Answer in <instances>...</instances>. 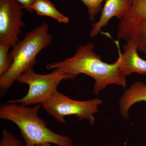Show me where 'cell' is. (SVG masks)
<instances>
[{"label": "cell", "mask_w": 146, "mask_h": 146, "mask_svg": "<svg viewBox=\"0 0 146 146\" xmlns=\"http://www.w3.org/2000/svg\"><path fill=\"white\" fill-rule=\"evenodd\" d=\"M94 48L95 46L91 42L81 45L72 57L48 64L46 69L60 70L68 74L70 79H74L81 74L91 77L95 80L94 93L96 95L110 84L125 88L126 77L120 70L117 59L112 64L105 63L94 52Z\"/></svg>", "instance_id": "obj_1"}, {"label": "cell", "mask_w": 146, "mask_h": 146, "mask_svg": "<svg viewBox=\"0 0 146 146\" xmlns=\"http://www.w3.org/2000/svg\"><path fill=\"white\" fill-rule=\"evenodd\" d=\"M41 104L29 107L19 104L7 102L0 106V118L10 121L18 126L26 146L49 143L59 146H73L70 137L58 134L48 127L39 117Z\"/></svg>", "instance_id": "obj_2"}, {"label": "cell", "mask_w": 146, "mask_h": 146, "mask_svg": "<svg viewBox=\"0 0 146 146\" xmlns=\"http://www.w3.org/2000/svg\"><path fill=\"white\" fill-rule=\"evenodd\" d=\"M52 40L48 25L44 22L27 33L23 39L13 47L8 55L12 65L7 72L0 76L1 97L5 95L21 74L36 64L37 55Z\"/></svg>", "instance_id": "obj_3"}, {"label": "cell", "mask_w": 146, "mask_h": 146, "mask_svg": "<svg viewBox=\"0 0 146 146\" xmlns=\"http://www.w3.org/2000/svg\"><path fill=\"white\" fill-rule=\"evenodd\" d=\"M33 67L29 68L16 79L20 83L29 85L26 96L19 99L10 100L7 102L26 106L41 105L57 91L58 86L62 80L70 79L68 74L58 69H55L50 74H40L34 72Z\"/></svg>", "instance_id": "obj_4"}, {"label": "cell", "mask_w": 146, "mask_h": 146, "mask_svg": "<svg viewBox=\"0 0 146 146\" xmlns=\"http://www.w3.org/2000/svg\"><path fill=\"white\" fill-rule=\"evenodd\" d=\"M102 102L99 98L83 101L74 100L57 91L41 105L59 123H65V116L73 115L79 120H88L93 125L95 121L94 115L98 112L99 105Z\"/></svg>", "instance_id": "obj_5"}, {"label": "cell", "mask_w": 146, "mask_h": 146, "mask_svg": "<svg viewBox=\"0 0 146 146\" xmlns=\"http://www.w3.org/2000/svg\"><path fill=\"white\" fill-rule=\"evenodd\" d=\"M131 1L130 10L119 20L117 36L126 42H135L138 50L146 54V0Z\"/></svg>", "instance_id": "obj_6"}, {"label": "cell", "mask_w": 146, "mask_h": 146, "mask_svg": "<svg viewBox=\"0 0 146 146\" xmlns=\"http://www.w3.org/2000/svg\"><path fill=\"white\" fill-rule=\"evenodd\" d=\"M23 9L16 0H0V44H9L13 48L20 41L21 29L25 26L22 20Z\"/></svg>", "instance_id": "obj_7"}, {"label": "cell", "mask_w": 146, "mask_h": 146, "mask_svg": "<svg viewBox=\"0 0 146 146\" xmlns=\"http://www.w3.org/2000/svg\"><path fill=\"white\" fill-rule=\"evenodd\" d=\"M138 50L135 42L129 41L123 46V52L117 58L120 70L125 77L133 73L146 75V60L139 56Z\"/></svg>", "instance_id": "obj_8"}, {"label": "cell", "mask_w": 146, "mask_h": 146, "mask_svg": "<svg viewBox=\"0 0 146 146\" xmlns=\"http://www.w3.org/2000/svg\"><path fill=\"white\" fill-rule=\"evenodd\" d=\"M131 5V0H106L99 20L92 25L90 36L94 37L98 35L101 29L106 26L113 17L119 20L122 18L130 10Z\"/></svg>", "instance_id": "obj_9"}, {"label": "cell", "mask_w": 146, "mask_h": 146, "mask_svg": "<svg viewBox=\"0 0 146 146\" xmlns=\"http://www.w3.org/2000/svg\"><path fill=\"white\" fill-rule=\"evenodd\" d=\"M140 102H146V84L136 81L127 89L119 102L120 114L123 117L129 119L128 112L132 106Z\"/></svg>", "instance_id": "obj_10"}, {"label": "cell", "mask_w": 146, "mask_h": 146, "mask_svg": "<svg viewBox=\"0 0 146 146\" xmlns=\"http://www.w3.org/2000/svg\"><path fill=\"white\" fill-rule=\"evenodd\" d=\"M33 9L36 14L53 18L60 23H68L69 18L60 13L54 5L48 0H35Z\"/></svg>", "instance_id": "obj_11"}, {"label": "cell", "mask_w": 146, "mask_h": 146, "mask_svg": "<svg viewBox=\"0 0 146 146\" xmlns=\"http://www.w3.org/2000/svg\"><path fill=\"white\" fill-rule=\"evenodd\" d=\"M11 47L9 44H0V76L7 72L13 63L8 56Z\"/></svg>", "instance_id": "obj_12"}, {"label": "cell", "mask_w": 146, "mask_h": 146, "mask_svg": "<svg viewBox=\"0 0 146 146\" xmlns=\"http://www.w3.org/2000/svg\"><path fill=\"white\" fill-rule=\"evenodd\" d=\"M88 8L89 20L94 21L95 17L102 9V3L106 0H80Z\"/></svg>", "instance_id": "obj_13"}, {"label": "cell", "mask_w": 146, "mask_h": 146, "mask_svg": "<svg viewBox=\"0 0 146 146\" xmlns=\"http://www.w3.org/2000/svg\"><path fill=\"white\" fill-rule=\"evenodd\" d=\"M0 146H26L19 139L6 129L2 131Z\"/></svg>", "instance_id": "obj_14"}, {"label": "cell", "mask_w": 146, "mask_h": 146, "mask_svg": "<svg viewBox=\"0 0 146 146\" xmlns=\"http://www.w3.org/2000/svg\"><path fill=\"white\" fill-rule=\"evenodd\" d=\"M20 3L27 11L29 12H32L33 11V5L35 1V0H16Z\"/></svg>", "instance_id": "obj_15"}, {"label": "cell", "mask_w": 146, "mask_h": 146, "mask_svg": "<svg viewBox=\"0 0 146 146\" xmlns=\"http://www.w3.org/2000/svg\"><path fill=\"white\" fill-rule=\"evenodd\" d=\"M34 146H51V144L49 143H43L39 144V145H36Z\"/></svg>", "instance_id": "obj_16"}, {"label": "cell", "mask_w": 146, "mask_h": 146, "mask_svg": "<svg viewBox=\"0 0 146 146\" xmlns=\"http://www.w3.org/2000/svg\"><path fill=\"white\" fill-rule=\"evenodd\" d=\"M59 146L56 145V146Z\"/></svg>", "instance_id": "obj_17"}]
</instances>
